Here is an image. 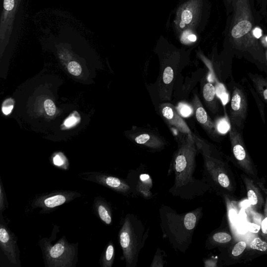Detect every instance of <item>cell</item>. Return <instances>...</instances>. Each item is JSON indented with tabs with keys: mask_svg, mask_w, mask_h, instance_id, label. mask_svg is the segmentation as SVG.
I'll use <instances>...</instances> for the list:
<instances>
[{
	"mask_svg": "<svg viewBox=\"0 0 267 267\" xmlns=\"http://www.w3.org/2000/svg\"><path fill=\"white\" fill-rule=\"evenodd\" d=\"M17 237L6 224L2 214L0 213V247L9 263L21 267L20 251L17 245Z\"/></svg>",
	"mask_w": 267,
	"mask_h": 267,
	"instance_id": "cell-7",
	"label": "cell"
},
{
	"mask_svg": "<svg viewBox=\"0 0 267 267\" xmlns=\"http://www.w3.org/2000/svg\"><path fill=\"white\" fill-rule=\"evenodd\" d=\"M45 110L48 115L53 116L56 112V107L54 103L51 100H47L44 103Z\"/></svg>",
	"mask_w": 267,
	"mask_h": 267,
	"instance_id": "cell-28",
	"label": "cell"
},
{
	"mask_svg": "<svg viewBox=\"0 0 267 267\" xmlns=\"http://www.w3.org/2000/svg\"><path fill=\"white\" fill-rule=\"evenodd\" d=\"M193 13L189 9H185L181 14L180 27L183 28L186 25L189 24L192 21Z\"/></svg>",
	"mask_w": 267,
	"mask_h": 267,
	"instance_id": "cell-25",
	"label": "cell"
},
{
	"mask_svg": "<svg viewBox=\"0 0 267 267\" xmlns=\"http://www.w3.org/2000/svg\"><path fill=\"white\" fill-rule=\"evenodd\" d=\"M133 141L152 151H161L165 146V142L160 136L150 133H138L132 136Z\"/></svg>",
	"mask_w": 267,
	"mask_h": 267,
	"instance_id": "cell-12",
	"label": "cell"
},
{
	"mask_svg": "<svg viewBox=\"0 0 267 267\" xmlns=\"http://www.w3.org/2000/svg\"><path fill=\"white\" fill-rule=\"evenodd\" d=\"M250 247L253 250L265 252L267 250V243L257 237L252 242Z\"/></svg>",
	"mask_w": 267,
	"mask_h": 267,
	"instance_id": "cell-24",
	"label": "cell"
},
{
	"mask_svg": "<svg viewBox=\"0 0 267 267\" xmlns=\"http://www.w3.org/2000/svg\"><path fill=\"white\" fill-rule=\"evenodd\" d=\"M81 179L103 185L124 196L136 195L135 187L128 179H123L105 173L91 171L80 173Z\"/></svg>",
	"mask_w": 267,
	"mask_h": 267,
	"instance_id": "cell-6",
	"label": "cell"
},
{
	"mask_svg": "<svg viewBox=\"0 0 267 267\" xmlns=\"http://www.w3.org/2000/svg\"><path fill=\"white\" fill-rule=\"evenodd\" d=\"M115 247L112 241H110L106 247L100 259L102 267H112L115 260Z\"/></svg>",
	"mask_w": 267,
	"mask_h": 267,
	"instance_id": "cell-15",
	"label": "cell"
},
{
	"mask_svg": "<svg viewBox=\"0 0 267 267\" xmlns=\"http://www.w3.org/2000/svg\"><path fill=\"white\" fill-rule=\"evenodd\" d=\"M127 178L134 184L136 195H140L146 199H152L153 195L151 190L153 187V181L149 174L132 171Z\"/></svg>",
	"mask_w": 267,
	"mask_h": 267,
	"instance_id": "cell-10",
	"label": "cell"
},
{
	"mask_svg": "<svg viewBox=\"0 0 267 267\" xmlns=\"http://www.w3.org/2000/svg\"><path fill=\"white\" fill-rule=\"evenodd\" d=\"M160 214L163 238L175 251L185 254L192 243L195 230L202 218V208L179 214L171 207L163 206L160 210Z\"/></svg>",
	"mask_w": 267,
	"mask_h": 267,
	"instance_id": "cell-2",
	"label": "cell"
},
{
	"mask_svg": "<svg viewBox=\"0 0 267 267\" xmlns=\"http://www.w3.org/2000/svg\"><path fill=\"white\" fill-rule=\"evenodd\" d=\"M82 194L74 191H55L37 195L31 202L32 209H40L39 213L47 214L53 212L58 207L81 197Z\"/></svg>",
	"mask_w": 267,
	"mask_h": 267,
	"instance_id": "cell-5",
	"label": "cell"
},
{
	"mask_svg": "<svg viewBox=\"0 0 267 267\" xmlns=\"http://www.w3.org/2000/svg\"><path fill=\"white\" fill-rule=\"evenodd\" d=\"M199 150L194 136L187 135L179 145L173 155L168 174L173 172L174 183L169 192L180 199L191 201L200 197L207 190V185L194 176L196 170V157Z\"/></svg>",
	"mask_w": 267,
	"mask_h": 267,
	"instance_id": "cell-1",
	"label": "cell"
},
{
	"mask_svg": "<svg viewBox=\"0 0 267 267\" xmlns=\"http://www.w3.org/2000/svg\"><path fill=\"white\" fill-rule=\"evenodd\" d=\"M250 204H251L250 202V201L246 200V201H244V202L242 203L241 206L243 208H247V207H248L250 205Z\"/></svg>",
	"mask_w": 267,
	"mask_h": 267,
	"instance_id": "cell-40",
	"label": "cell"
},
{
	"mask_svg": "<svg viewBox=\"0 0 267 267\" xmlns=\"http://www.w3.org/2000/svg\"><path fill=\"white\" fill-rule=\"evenodd\" d=\"M175 108L177 112L184 117H189L194 114L193 106L187 103H180Z\"/></svg>",
	"mask_w": 267,
	"mask_h": 267,
	"instance_id": "cell-19",
	"label": "cell"
},
{
	"mask_svg": "<svg viewBox=\"0 0 267 267\" xmlns=\"http://www.w3.org/2000/svg\"><path fill=\"white\" fill-rule=\"evenodd\" d=\"M214 243L224 244L229 242L231 239V236L225 232H217L213 235L211 238Z\"/></svg>",
	"mask_w": 267,
	"mask_h": 267,
	"instance_id": "cell-21",
	"label": "cell"
},
{
	"mask_svg": "<svg viewBox=\"0 0 267 267\" xmlns=\"http://www.w3.org/2000/svg\"><path fill=\"white\" fill-rule=\"evenodd\" d=\"M254 35L256 38H260L262 35L261 29L260 28H256L254 31Z\"/></svg>",
	"mask_w": 267,
	"mask_h": 267,
	"instance_id": "cell-39",
	"label": "cell"
},
{
	"mask_svg": "<svg viewBox=\"0 0 267 267\" xmlns=\"http://www.w3.org/2000/svg\"><path fill=\"white\" fill-rule=\"evenodd\" d=\"M204 100L210 109L214 112L217 111V102L216 97V90L214 86L211 83H206L203 89Z\"/></svg>",
	"mask_w": 267,
	"mask_h": 267,
	"instance_id": "cell-14",
	"label": "cell"
},
{
	"mask_svg": "<svg viewBox=\"0 0 267 267\" xmlns=\"http://www.w3.org/2000/svg\"><path fill=\"white\" fill-rule=\"evenodd\" d=\"M230 219L232 223H236L238 219V215L234 210H231L229 212Z\"/></svg>",
	"mask_w": 267,
	"mask_h": 267,
	"instance_id": "cell-37",
	"label": "cell"
},
{
	"mask_svg": "<svg viewBox=\"0 0 267 267\" xmlns=\"http://www.w3.org/2000/svg\"><path fill=\"white\" fill-rule=\"evenodd\" d=\"M8 207L4 187L1 179H0V213L2 214Z\"/></svg>",
	"mask_w": 267,
	"mask_h": 267,
	"instance_id": "cell-22",
	"label": "cell"
},
{
	"mask_svg": "<svg viewBox=\"0 0 267 267\" xmlns=\"http://www.w3.org/2000/svg\"><path fill=\"white\" fill-rule=\"evenodd\" d=\"M262 230L264 234H267V217L262 223Z\"/></svg>",
	"mask_w": 267,
	"mask_h": 267,
	"instance_id": "cell-38",
	"label": "cell"
},
{
	"mask_svg": "<svg viewBox=\"0 0 267 267\" xmlns=\"http://www.w3.org/2000/svg\"><path fill=\"white\" fill-rule=\"evenodd\" d=\"M52 163L55 167L63 170H68L70 167V164L67 158L61 153H57L53 156Z\"/></svg>",
	"mask_w": 267,
	"mask_h": 267,
	"instance_id": "cell-18",
	"label": "cell"
},
{
	"mask_svg": "<svg viewBox=\"0 0 267 267\" xmlns=\"http://www.w3.org/2000/svg\"><path fill=\"white\" fill-rule=\"evenodd\" d=\"M246 226L247 231L254 233H258L261 229L260 225L254 223H248Z\"/></svg>",
	"mask_w": 267,
	"mask_h": 267,
	"instance_id": "cell-33",
	"label": "cell"
},
{
	"mask_svg": "<svg viewBox=\"0 0 267 267\" xmlns=\"http://www.w3.org/2000/svg\"><path fill=\"white\" fill-rule=\"evenodd\" d=\"M247 196H248L249 201L251 205H255L258 203V199H257V196L254 191L252 190L249 191Z\"/></svg>",
	"mask_w": 267,
	"mask_h": 267,
	"instance_id": "cell-34",
	"label": "cell"
},
{
	"mask_svg": "<svg viewBox=\"0 0 267 267\" xmlns=\"http://www.w3.org/2000/svg\"><path fill=\"white\" fill-rule=\"evenodd\" d=\"M14 6V0H4V7L7 11H11Z\"/></svg>",
	"mask_w": 267,
	"mask_h": 267,
	"instance_id": "cell-35",
	"label": "cell"
},
{
	"mask_svg": "<svg viewBox=\"0 0 267 267\" xmlns=\"http://www.w3.org/2000/svg\"><path fill=\"white\" fill-rule=\"evenodd\" d=\"M76 123V118L73 116L69 117L64 122L67 127H70L75 125Z\"/></svg>",
	"mask_w": 267,
	"mask_h": 267,
	"instance_id": "cell-36",
	"label": "cell"
},
{
	"mask_svg": "<svg viewBox=\"0 0 267 267\" xmlns=\"http://www.w3.org/2000/svg\"><path fill=\"white\" fill-rule=\"evenodd\" d=\"M217 181L223 188L228 187L230 183L228 176L223 173L220 174L217 177Z\"/></svg>",
	"mask_w": 267,
	"mask_h": 267,
	"instance_id": "cell-30",
	"label": "cell"
},
{
	"mask_svg": "<svg viewBox=\"0 0 267 267\" xmlns=\"http://www.w3.org/2000/svg\"><path fill=\"white\" fill-rule=\"evenodd\" d=\"M93 209L96 215L105 224L109 225L112 222V210L109 203L103 197L97 196L95 198Z\"/></svg>",
	"mask_w": 267,
	"mask_h": 267,
	"instance_id": "cell-13",
	"label": "cell"
},
{
	"mask_svg": "<svg viewBox=\"0 0 267 267\" xmlns=\"http://www.w3.org/2000/svg\"><path fill=\"white\" fill-rule=\"evenodd\" d=\"M182 39L183 42L186 44L193 43L197 41L196 36L192 33H186L184 34Z\"/></svg>",
	"mask_w": 267,
	"mask_h": 267,
	"instance_id": "cell-32",
	"label": "cell"
},
{
	"mask_svg": "<svg viewBox=\"0 0 267 267\" xmlns=\"http://www.w3.org/2000/svg\"><path fill=\"white\" fill-rule=\"evenodd\" d=\"M149 235V230L133 214H127L118 232V239L126 267H136L138 257Z\"/></svg>",
	"mask_w": 267,
	"mask_h": 267,
	"instance_id": "cell-3",
	"label": "cell"
},
{
	"mask_svg": "<svg viewBox=\"0 0 267 267\" xmlns=\"http://www.w3.org/2000/svg\"><path fill=\"white\" fill-rule=\"evenodd\" d=\"M251 28L252 24L249 21H242L234 27L232 35L235 38H241L248 33Z\"/></svg>",
	"mask_w": 267,
	"mask_h": 267,
	"instance_id": "cell-17",
	"label": "cell"
},
{
	"mask_svg": "<svg viewBox=\"0 0 267 267\" xmlns=\"http://www.w3.org/2000/svg\"><path fill=\"white\" fill-rule=\"evenodd\" d=\"M246 247V244L244 242L241 241L237 243L233 249L232 255L234 256L240 255L245 250Z\"/></svg>",
	"mask_w": 267,
	"mask_h": 267,
	"instance_id": "cell-29",
	"label": "cell"
},
{
	"mask_svg": "<svg viewBox=\"0 0 267 267\" xmlns=\"http://www.w3.org/2000/svg\"><path fill=\"white\" fill-rule=\"evenodd\" d=\"M174 72L171 67H167L165 69L163 75V82L169 84L173 80Z\"/></svg>",
	"mask_w": 267,
	"mask_h": 267,
	"instance_id": "cell-27",
	"label": "cell"
},
{
	"mask_svg": "<svg viewBox=\"0 0 267 267\" xmlns=\"http://www.w3.org/2000/svg\"><path fill=\"white\" fill-rule=\"evenodd\" d=\"M251 77L256 91L267 104V79L257 75H252Z\"/></svg>",
	"mask_w": 267,
	"mask_h": 267,
	"instance_id": "cell-16",
	"label": "cell"
},
{
	"mask_svg": "<svg viewBox=\"0 0 267 267\" xmlns=\"http://www.w3.org/2000/svg\"><path fill=\"white\" fill-rule=\"evenodd\" d=\"M266 41L267 42V37H266Z\"/></svg>",
	"mask_w": 267,
	"mask_h": 267,
	"instance_id": "cell-41",
	"label": "cell"
},
{
	"mask_svg": "<svg viewBox=\"0 0 267 267\" xmlns=\"http://www.w3.org/2000/svg\"><path fill=\"white\" fill-rule=\"evenodd\" d=\"M160 110L164 119L180 132L192 135L190 128L177 112L174 106L170 104H163L160 105Z\"/></svg>",
	"mask_w": 267,
	"mask_h": 267,
	"instance_id": "cell-9",
	"label": "cell"
},
{
	"mask_svg": "<svg viewBox=\"0 0 267 267\" xmlns=\"http://www.w3.org/2000/svg\"><path fill=\"white\" fill-rule=\"evenodd\" d=\"M247 102L243 91L239 87L234 88L230 105V121L237 129H242L246 119Z\"/></svg>",
	"mask_w": 267,
	"mask_h": 267,
	"instance_id": "cell-8",
	"label": "cell"
},
{
	"mask_svg": "<svg viewBox=\"0 0 267 267\" xmlns=\"http://www.w3.org/2000/svg\"><path fill=\"white\" fill-rule=\"evenodd\" d=\"M215 124L218 134H225L230 131L231 124L226 116L220 118Z\"/></svg>",
	"mask_w": 267,
	"mask_h": 267,
	"instance_id": "cell-20",
	"label": "cell"
},
{
	"mask_svg": "<svg viewBox=\"0 0 267 267\" xmlns=\"http://www.w3.org/2000/svg\"><path fill=\"white\" fill-rule=\"evenodd\" d=\"M162 251L160 249H158L154 256V260L151 266V267H163L164 262L163 257L165 255L162 254Z\"/></svg>",
	"mask_w": 267,
	"mask_h": 267,
	"instance_id": "cell-23",
	"label": "cell"
},
{
	"mask_svg": "<svg viewBox=\"0 0 267 267\" xmlns=\"http://www.w3.org/2000/svg\"><path fill=\"white\" fill-rule=\"evenodd\" d=\"M60 231V227L55 225L52 235L39 240L38 244L41 247L46 267H75L78 261V243L69 242L63 236L54 244Z\"/></svg>",
	"mask_w": 267,
	"mask_h": 267,
	"instance_id": "cell-4",
	"label": "cell"
},
{
	"mask_svg": "<svg viewBox=\"0 0 267 267\" xmlns=\"http://www.w3.org/2000/svg\"><path fill=\"white\" fill-rule=\"evenodd\" d=\"M67 69L69 72L76 76L81 75L82 71L81 65L75 61H72L69 63Z\"/></svg>",
	"mask_w": 267,
	"mask_h": 267,
	"instance_id": "cell-26",
	"label": "cell"
},
{
	"mask_svg": "<svg viewBox=\"0 0 267 267\" xmlns=\"http://www.w3.org/2000/svg\"><path fill=\"white\" fill-rule=\"evenodd\" d=\"M194 113L196 120L211 136L216 138L219 134L217 133L215 124L212 120L207 114L199 97L195 95L193 101Z\"/></svg>",
	"mask_w": 267,
	"mask_h": 267,
	"instance_id": "cell-11",
	"label": "cell"
},
{
	"mask_svg": "<svg viewBox=\"0 0 267 267\" xmlns=\"http://www.w3.org/2000/svg\"><path fill=\"white\" fill-rule=\"evenodd\" d=\"M13 101L9 99L4 102L2 106V111L5 115L11 113L13 108Z\"/></svg>",
	"mask_w": 267,
	"mask_h": 267,
	"instance_id": "cell-31",
	"label": "cell"
}]
</instances>
